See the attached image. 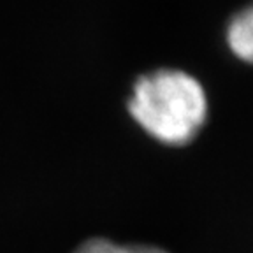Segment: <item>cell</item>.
<instances>
[{"label": "cell", "instance_id": "obj_1", "mask_svg": "<svg viewBox=\"0 0 253 253\" xmlns=\"http://www.w3.org/2000/svg\"><path fill=\"white\" fill-rule=\"evenodd\" d=\"M128 115L148 137L181 148L194 141L210 115L202 83L183 69H155L141 74L126 99Z\"/></svg>", "mask_w": 253, "mask_h": 253}, {"label": "cell", "instance_id": "obj_2", "mask_svg": "<svg viewBox=\"0 0 253 253\" xmlns=\"http://www.w3.org/2000/svg\"><path fill=\"white\" fill-rule=\"evenodd\" d=\"M225 44L239 62L253 65V0L229 18Z\"/></svg>", "mask_w": 253, "mask_h": 253}, {"label": "cell", "instance_id": "obj_3", "mask_svg": "<svg viewBox=\"0 0 253 253\" xmlns=\"http://www.w3.org/2000/svg\"><path fill=\"white\" fill-rule=\"evenodd\" d=\"M72 253H169L167 250L155 245H122V243L111 241L106 237H90L83 241Z\"/></svg>", "mask_w": 253, "mask_h": 253}]
</instances>
